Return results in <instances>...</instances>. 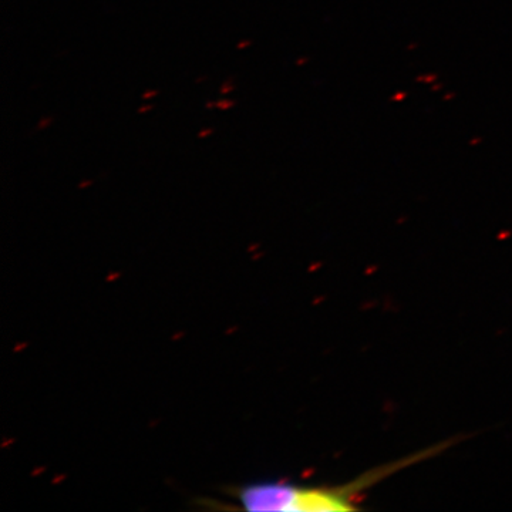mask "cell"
I'll return each instance as SVG.
<instances>
[{
	"instance_id": "obj_1",
	"label": "cell",
	"mask_w": 512,
	"mask_h": 512,
	"mask_svg": "<svg viewBox=\"0 0 512 512\" xmlns=\"http://www.w3.org/2000/svg\"><path fill=\"white\" fill-rule=\"evenodd\" d=\"M431 448L426 453L404 458L402 461L376 468L353 483L333 488L299 487L286 483H259L239 488L238 500L242 508L251 512H345L356 510V495L363 493L380 480L397 473L410 464L439 451Z\"/></svg>"
},
{
	"instance_id": "obj_2",
	"label": "cell",
	"mask_w": 512,
	"mask_h": 512,
	"mask_svg": "<svg viewBox=\"0 0 512 512\" xmlns=\"http://www.w3.org/2000/svg\"><path fill=\"white\" fill-rule=\"evenodd\" d=\"M235 106V101L232 100H221L217 101V109L220 110H229Z\"/></svg>"
},
{
	"instance_id": "obj_3",
	"label": "cell",
	"mask_w": 512,
	"mask_h": 512,
	"mask_svg": "<svg viewBox=\"0 0 512 512\" xmlns=\"http://www.w3.org/2000/svg\"><path fill=\"white\" fill-rule=\"evenodd\" d=\"M235 87L232 86V80H227L224 84H222L221 87V93L222 94H229L231 92H234Z\"/></svg>"
},
{
	"instance_id": "obj_4",
	"label": "cell",
	"mask_w": 512,
	"mask_h": 512,
	"mask_svg": "<svg viewBox=\"0 0 512 512\" xmlns=\"http://www.w3.org/2000/svg\"><path fill=\"white\" fill-rule=\"evenodd\" d=\"M53 123V119L52 117H45V119H42V121H40L39 123V130H45V128L49 127L50 124Z\"/></svg>"
},
{
	"instance_id": "obj_5",
	"label": "cell",
	"mask_w": 512,
	"mask_h": 512,
	"mask_svg": "<svg viewBox=\"0 0 512 512\" xmlns=\"http://www.w3.org/2000/svg\"><path fill=\"white\" fill-rule=\"evenodd\" d=\"M212 133H214V128H204V130H201L200 133H198V137L207 138L210 137Z\"/></svg>"
},
{
	"instance_id": "obj_6",
	"label": "cell",
	"mask_w": 512,
	"mask_h": 512,
	"mask_svg": "<svg viewBox=\"0 0 512 512\" xmlns=\"http://www.w3.org/2000/svg\"><path fill=\"white\" fill-rule=\"evenodd\" d=\"M157 94H158L157 90H150V92H146L143 94V99L144 100L153 99V97H156Z\"/></svg>"
},
{
	"instance_id": "obj_7",
	"label": "cell",
	"mask_w": 512,
	"mask_h": 512,
	"mask_svg": "<svg viewBox=\"0 0 512 512\" xmlns=\"http://www.w3.org/2000/svg\"><path fill=\"white\" fill-rule=\"evenodd\" d=\"M251 40H245V42L238 43V49H245V47L251 46Z\"/></svg>"
},
{
	"instance_id": "obj_8",
	"label": "cell",
	"mask_w": 512,
	"mask_h": 512,
	"mask_svg": "<svg viewBox=\"0 0 512 512\" xmlns=\"http://www.w3.org/2000/svg\"><path fill=\"white\" fill-rule=\"evenodd\" d=\"M151 109H153V107H151L150 104H148V106L140 107V109H138V113H147V111H150Z\"/></svg>"
}]
</instances>
